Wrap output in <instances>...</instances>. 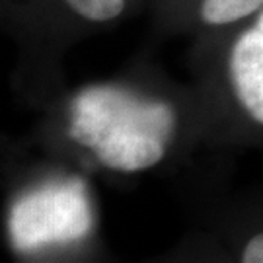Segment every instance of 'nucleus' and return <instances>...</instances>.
Masks as SVG:
<instances>
[{
  "label": "nucleus",
  "instance_id": "f257e3e1",
  "mask_svg": "<svg viewBox=\"0 0 263 263\" xmlns=\"http://www.w3.org/2000/svg\"><path fill=\"white\" fill-rule=\"evenodd\" d=\"M176 113L166 102L144 100L117 86H92L70 104V139L105 168L141 172L166 156Z\"/></svg>",
  "mask_w": 263,
  "mask_h": 263
},
{
  "label": "nucleus",
  "instance_id": "7ed1b4c3",
  "mask_svg": "<svg viewBox=\"0 0 263 263\" xmlns=\"http://www.w3.org/2000/svg\"><path fill=\"white\" fill-rule=\"evenodd\" d=\"M228 76L238 102L263 125V33L255 26L246 29L232 45Z\"/></svg>",
  "mask_w": 263,
  "mask_h": 263
},
{
  "label": "nucleus",
  "instance_id": "f03ea898",
  "mask_svg": "<svg viewBox=\"0 0 263 263\" xmlns=\"http://www.w3.org/2000/svg\"><path fill=\"white\" fill-rule=\"evenodd\" d=\"M92 224V209L80 179L31 191L12 207L8 216L10 240L20 252L78 242L90 234Z\"/></svg>",
  "mask_w": 263,
  "mask_h": 263
},
{
  "label": "nucleus",
  "instance_id": "423d86ee",
  "mask_svg": "<svg viewBox=\"0 0 263 263\" xmlns=\"http://www.w3.org/2000/svg\"><path fill=\"white\" fill-rule=\"evenodd\" d=\"M242 261L244 263H263V232L254 236L242 252Z\"/></svg>",
  "mask_w": 263,
  "mask_h": 263
},
{
  "label": "nucleus",
  "instance_id": "39448f33",
  "mask_svg": "<svg viewBox=\"0 0 263 263\" xmlns=\"http://www.w3.org/2000/svg\"><path fill=\"white\" fill-rule=\"evenodd\" d=\"M66 4L90 22H109L125 10V0H66Z\"/></svg>",
  "mask_w": 263,
  "mask_h": 263
},
{
  "label": "nucleus",
  "instance_id": "0eeeda50",
  "mask_svg": "<svg viewBox=\"0 0 263 263\" xmlns=\"http://www.w3.org/2000/svg\"><path fill=\"white\" fill-rule=\"evenodd\" d=\"M255 28H257L263 33V12L259 14V18H257V24H255Z\"/></svg>",
  "mask_w": 263,
  "mask_h": 263
},
{
  "label": "nucleus",
  "instance_id": "20e7f679",
  "mask_svg": "<svg viewBox=\"0 0 263 263\" xmlns=\"http://www.w3.org/2000/svg\"><path fill=\"white\" fill-rule=\"evenodd\" d=\"M263 8V0H203L201 18L211 26L232 24Z\"/></svg>",
  "mask_w": 263,
  "mask_h": 263
}]
</instances>
